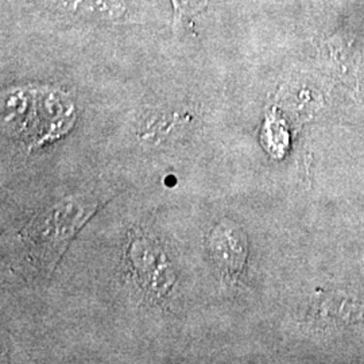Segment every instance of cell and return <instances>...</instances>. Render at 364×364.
Segmentation results:
<instances>
[{
    "instance_id": "cell-3",
    "label": "cell",
    "mask_w": 364,
    "mask_h": 364,
    "mask_svg": "<svg viewBox=\"0 0 364 364\" xmlns=\"http://www.w3.org/2000/svg\"><path fill=\"white\" fill-rule=\"evenodd\" d=\"M209 255L225 282H236L248 257L246 232L234 221H220L209 235Z\"/></svg>"
},
{
    "instance_id": "cell-1",
    "label": "cell",
    "mask_w": 364,
    "mask_h": 364,
    "mask_svg": "<svg viewBox=\"0 0 364 364\" xmlns=\"http://www.w3.org/2000/svg\"><path fill=\"white\" fill-rule=\"evenodd\" d=\"M97 209L99 203L90 196H73L37 215L21 232L27 258L41 270L54 272L72 239Z\"/></svg>"
},
{
    "instance_id": "cell-2",
    "label": "cell",
    "mask_w": 364,
    "mask_h": 364,
    "mask_svg": "<svg viewBox=\"0 0 364 364\" xmlns=\"http://www.w3.org/2000/svg\"><path fill=\"white\" fill-rule=\"evenodd\" d=\"M127 258L136 281L146 291L164 297L176 282L166 257L147 235L134 232L127 246Z\"/></svg>"
},
{
    "instance_id": "cell-4",
    "label": "cell",
    "mask_w": 364,
    "mask_h": 364,
    "mask_svg": "<svg viewBox=\"0 0 364 364\" xmlns=\"http://www.w3.org/2000/svg\"><path fill=\"white\" fill-rule=\"evenodd\" d=\"M207 0H174V3L177 4V10H180L181 13H185L183 10H186V14L195 13V10H198L204 6Z\"/></svg>"
}]
</instances>
